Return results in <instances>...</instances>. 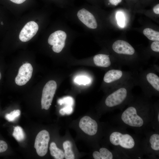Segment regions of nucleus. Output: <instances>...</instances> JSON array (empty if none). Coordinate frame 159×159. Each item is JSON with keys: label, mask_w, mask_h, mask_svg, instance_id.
I'll use <instances>...</instances> for the list:
<instances>
[{"label": "nucleus", "mask_w": 159, "mask_h": 159, "mask_svg": "<svg viewBox=\"0 0 159 159\" xmlns=\"http://www.w3.org/2000/svg\"><path fill=\"white\" fill-rule=\"evenodd\" d=\"M126 107L114 117V123L126 129L131 128L138 134L150 130L154 110L150 99L143 95L134 96Z\"/></svg>", "instance_id": "obj_1"}, {"label": "nucleus", "mask_w": 159, "mask_h": 159, "mask_svg": "<svg viewBox=\"0 0 159 159\" xmlns=\"http://www.w3.org/2000/svg\"><path fill=\"white\" fill-rule=\"evenodd\" d=\"M108 132L109 144L125 159L143 158V139L138 134H131L126 129L118 125L112 126Z\"/></svg>", "instance_id": "obj_2"}, {"label": "nucleus", "mask_w": 159, "mask_h": 159, "mask_svg": "<svg viewBox=\"0 0 159 159\" xmlns=\"http://www.w3.org/2000/svg\"><path fill=\"white\" fill-rule=\"evenodd\" d=\"M135 75L136 73L133 77L109 91L104 102L105 109L122 111L126 107L134 97L132 90L137 85Z\"/></svg>", "instance_id": "obj_3"}, {"label": "nucleus", "mask_w": 159, "mask_h": 159, "mask_svg": "<svg viewBox=\"0 0 159 159\" xmlns=\"http://www.w3.org/2000/svg\"><path fill=\"white\" fill-rule=\"evenodd\" d=\"M65 16L87 31H94L98 27V22L92 8L87 4L77 7L74 6L67 9Z\"/></svg>", "instance_id": "obj_4"}, {"label": "nucleus", "mask_w": 159, "mask_h": 159, "mask_svg": "<svg viewBox=\"0 0 159 159\" xmlns=\"http://www.w3.org/2000/svg\"><path fill=\"white\" fill-rule=\"evenodd\" d=\"M79 35L78 32L62 21L59 23L57 29L49 35L47 42L52 46L53 52L59 53L63 51L67 44Z\"/></svg>", "instance_id": "obj_5"}, {"label": "nucleus", "mask_w": 159, "mask_h": 159, "mask_svg": "<svg viewBox=\"0 0 159 159\" xmlns=\"http://www.w3.org/2000/svg\"><path fill=\"white\" fill-rule=\"evenodd\" d=\"M155 70L148 69L136 73L137 85L141 87L143 96L149 99L159 95V77Z\"/></svg>", "instance_id": "obj_6"}, {"label": "nucleus", "mask_w": 159, "mask_h": 159, "mask_svg": "<svg viewBox=\"0 0 159 159\" xmlns=\"http://www.w3.org/2000/svg\"><path fill=\"white\" fill-rule=\"evenodd\" d=\"M143 147L144 155L150 159H158L159 156V132L149 130L143 134Z\"/></svg>", "instance_id": "obj_7"}, {"label": "nucleus", "mask_w": 159, "mask_h": 159, "mask_svg": "<svg viewBox=\"0 0 159 159\" xmlns=\"http://www.w3.org/2000/svg\"><path fill=\"white\" fill-rule=\"evenodd\" d=\"M136 72L126 71L119 69L112 68L105 73L103 80L109 85L110 91L133 77Z\"/></svg>", "instance_id": "obj_8"}, {"label": "nucleus", "mask_w": 159, "mask_h": 159, "mask_svg": "<svg viewBox=\"0 0 159 159\" xmlns=\"http://www.w3.org/2000/svg\"><path fill=\"white\" fill-rule=\"evenodd\" d=\"M57 87V83L53 80L49 81L44 86L42 90L41 100L42 109L47 110L49 108Z\"/></svg>", "instance_id": "obj_9"}, {"label": "nucleus", "mask_w": 159, "mask_h": 159, "mask_svg": "<svg viewBox=\"0 0 159 159\" xmlns=\"http://www.w3.org/2000/svg\"><path fill=\"white\" fill-rule=\"evenodd\" d=\"M49 140V133L46 130H42L37 134L35 141L34 147L39 156H43L47 153Z\"/></svg>", "instance_id": "obj_10"}, {"label": "nucleus", "mask_w": 159, "mask_h": 159, "mask_svg": "<svg viewBox=\"0 0 159 159\" xmlns=\"http://www.w3.org/2000/svg\"><path fill=\"white\" fill-rule=\"evenodd\" d=\"M79 126L84 132L90 136L96 135L98 131V124L97 122L88 116H84L81 119Z\"/></svg>", "instance_id": "obj_11"}, {"label": "nucleus", "mask_w": 159, "mask_h": 159, "mask_svg": "<svg viewBox=\"0 0 159 159\" xmlns=\"http://www.w3.org/2000/svg\"><path fill=\"white\" fill-rule=\"evenodd\" d=\"M33 68L29 63H26L19 68L18 74L15 78V82L19 86L26 84L30 80L32 75Z\"/></svg>", "instance_id": "obj_12"}, {"label": "nucleus", "mask_w": 159, "mask_h": 159, "mask_svg": "<svg viewBox=\"0 0 159 159\" xmlns=\"http://www.w3.org/2000/svg\"><path fill=\"white\" fill-rule=\"evenodd\" d=\"M113 51L118 55L132 56L135 52L133 47L126 41L119 40L115 41L112 44Z\"/></svg>", "instance_id": "obj_13"}, {"label": "nucleus", "mask_w": 159, "mask_h": 159, "mask_svg": "<svg viewBox=\"0 0 159 159\" xmlns=\"http://www.w3.org/2000/svg\"><path fill=\"white\" fill-rule=\"evenodd\" d=\"M39 26L36 22L32 21L28 22L20 33V40L24 42L29 41L36 35Z\"/></svg>", "instance_id": "obj_14"}, {"label": "nucleus", "mask_w": 159, "mask_h": 159, "mask_svg": "<svg viewBox=\"0 0 159 159\" xmlns=\"http://www.w3.org/2000/svg\"><path fill=\"white\" fill-rule=\"evenodd\" d=\"M92 156L95 159H125L115 150L112 149L111 150L104 147L101 148L99 150L95 151Z\"/></svg>", "instance_id": "obj_15"}, {"label": "nucleus", "mask_w": 159, "mask_h": 159, "mask_svg": "<svg viewBox=\"0 0 159 159\" xmlns=\"http://www.w3.org/2000/svg\"><path fill=\"white\" fill-rule=\"evenodd\" d=\"M93 59L95 64L98 67L108 68L115 64L117 66L115 63L112 62L108 54H99L95 55Z\"/></svg>", "instance_id": "obj_16"}, {"label": "nucleus", "mask_w": 159, "mask_h": 159, "mask_svg": "<svg viewBox=\"0 0 159 159\" xmlns=\"http://www.w3.org/2000/svg\"><path fill=\"white\" fill-rule=\"evenodd\" d=\"M153 105L154 113L151 123V127L155 131L159 132V102H156Z\"/></svg>", "instance_id": "obj_17"}, {"label": "nucleus", "mask_w": 159, "mask_h": 159, "mask_svg": "<svg viewBox=\"0 0 159 159\" xmlns=\"http://www.w3.org/2000/svg\"><path fill=\"white\" fill-rule=\"evenodd\" d=\"M51 155L55 159H62L64 157V153L63 151L58 148L56 143L54 142L51 143L49 147Z\"/></svg>", "instance_id": "obj_18"}, {"label": "nucleus", "mask_w": 159, "mask_h": 159, "mask_svg": "<svg viewBox=\"0 0 159 159\" xmlns=\"http://www.w3.org/2000/svg\"><path fill=\"white\" fill-rule=\"evenodd\" d=\"M63 146L64 150V157L65 159H74V154L72 149L71 142L69 140L66 141L63 143Z\"/></svg>", "instance_id": "obj_19"}, {"label": "nucleus", "mask_w": 159, "mask_h": 159, "mask_svg": "<svg viewBox=\"0 0 159 159\" xmlns=\"http://www.w3.org/2000/svg\"><path fill=\"white\" fill-rule=\"evenodd\" d=\"M143 34L149 39L153 41H159V32L151 28H146L143 30Z\"/></svg>", "instance_id": "obj_20"}, {"label": "nucleus", "mask_w": 159, "mask_h": 159, "mask_svg": "<svg viewBox=\"0 0 159 159\" xmlns=\"http://www.w3.org/2000/svg\"><path fill=\"white\" fill-rule=\"evenodd\" d=\"M59 7L67 9L74 6L75 0H52Z\"/></svg>", "instance_id": "obj_21"}, {"label": "nucleus", "mask_w": 159, "mask_h": 159, "mask_svg": "<svg viewBox=\"0 0 159 159\" xmlns=\"http://www.w3.org/2000/svg\"><path fill=\"white\" fill-rule=\"evenodd\" d=\"M13 136L18 141L23 140L25 138V134L22 128L20 126L15 127L14 129Z\"/></svg>", "instance_id": "obj_22"}, {"label": "nucleus", "mask_w": 159, "mask_h": 159, "mask_svg": "<svg viewBox=\"0 0 159 159\" xmlns=\"http://www.w3.org/2000/svg\"><path fill=\"white\" fill-rule=\"evenodd\" d=\"M20 114V111L19 110H14L10 113L6 114L5 118L9 121H13L19 116Z\"/></svg>", "instance_id": "obj_23"}, {"label": "nucleus", "mask_w": 159, "mask_h": 159, "mask_svg": "<svg viewBox=\"0 0 159 159\" xmlns=\"http://www.w3.org/2000/svg\"><path fill=\"white\" fill-rule=\"evenodd\" d=\"M74 82L79 85H86L90 82L91 80L88 77L80 76L76 77L74 79Z\"/></svg>", "instance_id": "obj_24"}, {"label": "nucleus", "mask_w": 159, "mask_h": 159, "mask_svg": "<svg viewBox=\"0 0 159 159\" xmlns=\"http://www.w3.org/2000/svg\"><path fill=\"white\" fill-rule=\"evenodd\" d=\"M58 103L61 105L64 104L66 105L72 106L74 104V101L72 97L68 96L59 99L58 100Z\"/></svg>", "instance_id": "obj_25"}, {"label": "nucleus", "mask_w": 159, "mask_h": 159, "mask_svg": "<svg viewBox=\"0 0 159 159\" xmlns=\"http://www.w3.org/2000/svg\"><path fill=\"white\" fill-rule=\"evenodd\" d=\"M116 17L118 25L123 28L125 26V18L123 14L121 12H118L116 15Z\"/></svg>", "instance_id": "obj_26"}, {"label": "nucleus", "mask_w": 159, "mask_h": 159, "mask_svg": "<svg viewBox=\"0 0 159 159\" xmlns=\"http://www.w3.org/2000/svg\"><path fill=\"white\" fill-rule=\"evenodd\" d=\"M73 110L72 106L66 105L60 110L59 113L62 115H64L65 114L70 115L72 112Z\"/></svg>", "instance_id": "obj_27"}, {"label": "nucleus", "mask_w": 159, "mask_h": 159, "mask_svg": "<svg viewBox=\"0 0 159 159\" xmlns=\"http://www.w3.org/2000/svg\"><path fill=\"white\" fill-rule=\"evenodd\" d=\"M151 49L153 51L159 52V41H154L151 44Z\"/></svg>", "instance_id": "obj_28"}, {"label": "nucleus", "mask_w": 159, "mask_h": 159, "mask_svg": "<svg viewBox=\"0 0 159 159\" xmlns=\"http://www.w3.org/2000/svg\"><path fill=\"white\" fill-rule=\"evenodd\" d=\"M8 148V145L4 141L0 140V153L5 151Z\"/></svg>", "instance_id": "obj_29"}, {"label": "nucleus", "mask_w": 159, "mask_h": 159, "mask_svg": "<svg viewBox=\"0 0 159 159\" xmlns=\"http://www.w3.org/2000/svg\"><path fill=\"white\" fill-rule=\"evenodd\" d=\"M109 1L111 4L117 6L119 3L122 1V0H109Z\"/></svg>", "instance_id": "obj_30"}, {"label": "nucleus", "mask_w": 159, "mask_h": 159, "mask_svg": "<svg viewBox=\"0 0 159 159\" xmlns=\"http://www.w3.org/2000/svg\"><path fill=\"white\" fill-rule=\"evenodd\" d=\"M153 11L155 14H159V4H158L155 5L153 8Z\"/></svg>", "instance_id": "obj_31"}, {"label": "nucleus", "mask_w": 159, "mask_h": 159, "mask_svg": "<svg viewBox=\"0 0 159 159\" xmlns=\"http://www.w3.org/2000/svg\"><path fill=\"white\" fill-rule=\"evenodd\" d=\"M12 2L16 4H21L25 1L26 0H10Z\"/></svg>", "instance_id": "obj_32"}, {"label": "nucleus", "mask_w": 159, "mask_h": 159, "mask_svg": "<svg viewBox=\"0 0 159 159\" xmlns=\"http://www.w3.org/2000/svg\"><path fill=\"white\" fill-rule=\"evenodd\" d=\"M87 2H88L90 3H93L94 2L95 0H85Z\"/></svg>", "instance_id": "obj_33"}, {"label": "nucleus", "mask_w": 159, "mask_h": 159, "mask_svg": "<svg viewBox=\"0 0 159 159\" xmlns=\"http://www.w3.org/2000/svg\"><path fill=\"white\" fill-rule=\"evenodd\" d=\"M1 72H0V80L1 79Z\"/></svg>", "instance_id": "obj_34"}, {"label": "nucleus", "mask_w": 159, "mask_h": 159, "mask_svg": "<svg viewBox=\"0 0 159 159\" xmlns=\"http://www.w3.org/2000/svg\"><path fill=\"white\" fill-rule=\"evenodd\" d=\"M1 25H3V23H2V22H1Z\"/></svg>", "instance_id": "obj_35"}]
</instances>
